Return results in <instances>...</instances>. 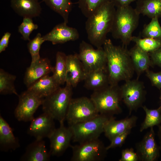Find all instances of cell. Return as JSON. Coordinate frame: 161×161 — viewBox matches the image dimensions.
<instances>
[{"label":"cell","instance_id":"1","mask_svg":"<svg viewBox=\"0 0 161 161\" xmlns=\"http://www.w3.org/2000/svg\"><path fill=\"white\" fill-rule=\"evenodd\" d=\"M103 46L109 85H117L121 81L131 79L134 70L129 50L124 46L114 45L109 39L106 40Z\"/></svg>","mask_w":161,"mask_h":161},{"label":"cell","instance_id":"2","mask_svg":"<svg viewBox=\"0 0 161 161\" xmlns=\"http://www.w3.org/2000/svg\"><path fill=\"white\" fill-rule=\"evenodd\" d=\"M116 9L112 0L103 4L90 16L85 23L88 38L97 48L102 47L108 33L110 32Z\"/></svg>","mask_w":161,"mask_h":161},{"label":"cell","instance_id":"3","mask_svg":"<svg viewBox=\"0 0 161 161\" xmlns=\"http://www.w3.org/2000/svg\"><path fill=\"white\" fill-rule=\"evenodd\" d=\"M117 7L110 32L113 38L120 39L123 46H126L131 41L140 14L129 5Z\"/></svg>","mask_w":161,"mask_h":161},{"label":"cell","instance_id":"4","mask_svg":"<svg viewBox=\"0 0 161 161\" xmlns=\"http://www.w3.org/2000/svg\"><path fill=\"white\" fill-rule=\"evenodd\" d=\"M63 87L44 97L42 105L44 112L50 115L60 124L64 123L69 106L72 98V88L68 83Z\"/></svg>","mask_w":161,"mask_h":161},{"label":"cell","instance_id":"5","mask_svg":"<svg viewBox=\"0 0 161 161\" xmlns=\"http://www.w3.org/2000/svg\"><path fill=\"white\" fill-rule=\"evenodd\" d=\"M90 98L100 114L111 117L122 112L120 105L122 98L120 87L118 85H109L94 91Z\"/></svg>","mask_w":161,"mask_h":161},{"label":"cell","instance_id":"6","mask_svg":"<svg viewBox=\"0 0 161 161\" xmlns=\"http://www.w3.org/2000/svg\"><path fill=\"white\" fill-rule=\"evenodd\" d=\"M111 117L100 114L90 120L69 126L72 133V140L81 143L99 138Z\"/></svg>","mask_w":161,"mask_h":161},{"label":"cell","instance_id":"7","mask_svg":"<svg viewBox=\"0 0 161 161\" xmlns=\"http://www.w3.org/2000/svg\"><path fill=\"white\" fill-rule=\"evenodd\" d=\"M99 114L90 98L83 97L72 98L65 120L69 126L90 120Z\"/></svg>","mask_w":161,"mask_h":161},{"label":"cell","instance_id":"8","mask_svg":"<svg viewBox=\"0 0 161 161\" xmlns=\"http://www.w3.org/2000/svg\"><path fill=\"white\" fill-rule=\"evenodd\" d=\"M71 161H101L106 157L107 149L99 138L71 145Z\"/></svg>","mask_w":161,"mask_h":161},{"label":"cell","instance_id":"9","mask_svg":"<svg viewBox=\"0 0 161 161\" xmlns=\"http://www.w3.org/2000/svg\"><path fill=\"white\" fill-rule=\"evenodd\" d=\"M77 55L87 73L106 68V57L102 47L95 49L90 44L82 41Z\"/></svg>","mask_w":161,"mask_h":161},{"label":"cell","instance_id":"10","mask_svg":"<svg viewBox=\"0 0 161 161\" xmlns=\"http://www.w3.org/2000/svg\"><path fill=\"white\" fill-rule=\"evenodd\" d=\"M120 90L122 100L129 109V115L143 106L146 92L143 82L137 79H130L125 81Z\"/></svg>","mask_w":161,"mask_h":161},{"label":"cell","instance_id":"11","mask_svg":"<svg viewBox=\"0 0 161 161\" xmlns=\"http://www.w3.org/2000/svg\"><path fill=\"white\" fill-rule=\"evenodd\" d=\"M19 101L14 112L16 117L19 121H31L38 107L42 105L44 98L27 90L18 96Z\"/></svg>","mask_w":161,"mask_h":161},{"label":"cell","instance_id":"12","mask_svg":"<svg viewBox=\"0 0 161 161\" xmlns=\"http://www.w3.org/2000/svg\"><path fill=\"white\" fill-rule=\"evenodd\" d=\"M139 161H155L160 155V149L155 138L153 127L150 128L142 139L135 145Z\"/></svg>","mask_w":161,"mask_h":161},{"label":"cell","instance_id":"13","mask_svg":"<svg viewBox=\"0 0 161 161\" xmlns=\"http://www.w3.org/2000/svg\"><path fill=\"white\" fill-rule=\"evenodd\" d=\"M48 138L50 141V153L51 155L59 156L71 145L72 134L69 127H65L64 123L60 124Z\"/></svg>","mask_w":161,"mask_h":161},{"label":"cell","instance_id":"14","mask_svg":"<svg viewBox=\"0 0 161 161\" xmlns=\"http://www.w3.org/2000/svg\"><path fill=\"white\" fill-rule=\"evenodd\" d=\"M54 119L48 114L43 112L31 121L27 133L36 139L49 138L55 129Z\"/></svg>","mask_w":161,"mask_h":161},{"label":"cell","instance_id":"15","mask_svg":"<svg viewBox=\"0 0 161 161\" xmlns=\"http://www.w3.org/2000/svg\"><path fill=\"white\" fill-rule=\"evenodd\" d=\"M43 37L45 41H49L53 44H56L76 41L79 38V34L76 29L68 26L67 24L63 22L56 25Z\"/></svg>","mask_w":161,"mask_h":161},{"label":"cell","instance_id":"16","mask_svg":"<svg viewBox=\"0 0 161 161\" xmlns=\"http://www.w3.org/2000/svg\"><path fill=\"white\" fill-rule=\"evenodd\" d=\"M137 117L135 115L116 120L113 116L111 117L106 123L103 132L105 136L110 141L116 136L122 134L135 127Z\"/></svg>","mask_w":161,"mask_h":161},{"label":"cell","instance_id":"17","mask_svg":"<svg viewBox=\"0 0 161 161\" xmlns=\"http://www.w3.org/2000/svg\"><path fill=\"white\" fill-rule=\"evenodd\" d=\"M53 67L47 58H40L33 62H31L25 72L24 82L27 88L41 77L52 72Z\"/></svg>","mask_w":161,"mask_h":161},{"label":"cell","instance_id":"18","mask_svg":"<svg viewBox=\"0 0 161 161\" xmlns=\"http://www.w3.org/2000/svg\"><path fill=\"white\" fill-rule=\"evenodd\" d=\"M66 83L73 87L84 80L87 73L78 58L77 54L67 55L66 58Z\"/></svg>","mask_w":161,"mask_h":161},{"label":"cell","instance_id":"19","mask_svg":"<svg viewBox=\"0 0 161 161\" xmlns=\"http://www.w3.org/2000/svg\"><path fill=\"white\" fill-rule=\"evenodd\" d=\"M10 6L16 13L23 18H32L39 16L42 10L38 0H11Z\"/></svg>","mask_w":161,"mask_h":161},{"label":"cell","instance_id":"20","mask_svg":"<svg viewBox=\"0 0 161 161\" xmlns=\"http://www.w3.org/2000/svg\"><path fill=\"white\" fill-rule=\"evenodd\" d=\"M48 152L43 139H36L26 147L25 151L21 158L24 161H47L50 160Z\"/></svg>","mask_w":161,"mask_h":161},{"label":"cell","instance_id":"21","mask_svg":"<svg viewBox=\"0 0 161 161\" xmlns=\"http://www.w3.org/2000/svg\"><path fill=\"white\" fill-rule=\"evenodd\" d=\"M132 62L137 75V79L143 72L149 69L153 65L149 54L139 47L136 44L129 50Z\"/></svg>","mask_w":161,"mask_h":161},{"label":"cell","instance_id":"22","mask_svg":"<svg viewBox=\"0 0 161 161\" xmlns=\"http://www.w3.org/2000/svg\"><path fill=\"white\" fill-rule=\"evenodd\" d=\"M60 85L52 76L49 75L39 79L27 88V89L39 97L44 98L55 91Z\"/></svg>","mask_w":161,"mask_h":161},{"label":"cell","instance_id":"23","mask_svg":"<svg viewBox=\"0 0 161 161\" xmlns=\"http://www.w3.org/2000/svg\"><path fill=\"white\" fill-rule=\"evenodd\" d=\"M20 146L18 139L14 135L12 129L5 119L0 116V147L7 151L15 150Z\"/></svg>","mask_w":161,"mask_h":161},{"label":"cell","instance_id":"24","mask_svg":"<svg viewBox=\"0 0 161 161\" xmlns=\"http://www.w3.org/2000/svg\"><path fill=\"white\" fill-rule=\"evenodd\" d=\"M84 81L85 88L93 91L106 87L109 85L106 68L87 73Z\"/></svg>","mask_w":161,"mask_h":161},{"label":"cell","instance_id":"25","mask_svg":"<svg viewBox=\"0 0 161 161\" xmlns=\"http://www.w3.org/2000/svg\"><path fill=\"white\" fill-rule=\"evenodd\" d=\"M135 9L150 18H161V0H138Z\"/></svg>","mask_w":161,"mask_h":161},{"label":"cell","instance_id":"26","mask_svg":"<svg viewBox=\"0 0 161 161\" xmlns=\"http://www.w3.org/2000/svg\"><path fill=\"white\" fill-rule=\"evenodd\" d=\"M51 9L59 14L63 18L64 22H68L69 16L72 9V0H42Z\"/></svg>","mask_w":161,"mask_h":161},{"label":"cell","instance_id":"27","mask_svg":"<svg viewBox=\"0 0 161 161\" xmlns=\"http://www.w3.org/2000/svg\"><path fill=\"white\" fill-rule=\"evenodd\" d=\"M66 56L64 53L60 51L58 52L56 55V63L52 76L60 86L66 83Z\"/></svg>","mask_w":161,"mask_h":161},{"label":"cell","instance_id":"28","mask_svg":"<svg viewBox=\"0 0 161 161\" xmlns=\"http://www.w3.org/2000/svg\"><path fill=\"white\" fill-rule=\"evenodd\" d=\"M145 113V117L141 124L140 131L142 132L148 128L158 126L161 123V108L150 109L146 106L142 107Z\"/></svg>","mask_w":161,"mask_h":161},{"label":"cell","instance_id":"29","mask_svg":"<svg viewBox=\"0 0 161 161\" xmlns=\"http://www.w3.org/2000/svg\"><path fill=\"white\" fill-rule=\"evenodd\" d=\"M16 76L0 69V94L2 95L14 94L18 96L14 84Z\"/></svg>","mask_w":161,"mask_h":161},{"label":"cell","instance_id":"30","mask_svg":"<svg viewBox=\"0 0 161 161\" xmlns=\"http://www.w3.org/2000/svg\"><path fill=\"white\" fill-rule=\"evenodd\" d=\"M131 41L135 43L136 45L141 49L148 53L154 51L161 47V40L152 38H141L132 36Z\"/></svg>","mask_w":161,"mask_h":161},{"label":"cell","instance_id":"31","mask_svg":"<svg viewBox=\"0 0 161 161\" xmlns=\"http://www.w3.org/2000/svg\"><path fill=\"white\" fill-rule=\"evenodd\" d=\"M110 0H78V7L87 18L99 8Z\"/></svg>","mask_w":161,"mask_h":161},{"label":"cell","instance_id":"32","mask_svg":"<svg viewBox=\"0 0 161 161\" xmlns=\"http://www.w3.org/2000/svg\"><path fill=\"white\" fill-rule=\"evenodd\" d=\"M142 35L144 38H150L161 40V26L158 18L151 19L150 22L143 29Z\"/></svg>","mask_w":161,"mask_h":161},{"label":"cell","instance_id":"33","mask_svg":"<svg viewBox=\"0 0 161 161\" xmlns=\"http://www.w3.org/2000/svg\"><path fill=\"white\" fill-rule=\"evenodd\" d=\"M45 41L40 33L37 34L34 38L29 41L27 47L31 57V62H34L41 58L39 54L40 47Z\"/></svg>","mask_w":161,"mask_h":161},{"label":"cell","instance_id":"34","mask_svg":"<svg viewBox=\"0 0 161 161\" xmlns=\"http://www.w3.org/2000/svg\"><path fill=\"white\" fill-rule=\"evenodd\" d=\"M38 27V25L33 23L32 18L25 17L23 18L22 22L18 27V30L21 34L22 39L29 41L31 33Z\"/></svg>","mask_w":161,"mask_h":161},{"label":"cell","instance_id":"35","mask_svg":"<svg viewBox=\"0 0 161 161\" xmlns=\"http://www.w3.org/2000/svg\"><path fill=\"white\" fill-rule=\"evenodd\" d=\"M131 131V130H128L114 137L110 141V144L106 147L107 150L111 148L121 147L128 135L130 133Z\"/></svg>","mask_w":161,"mask_h":161},{"label":"cell","instance_id":"36","mask_svg":"<svg viewBox=\"0 0 161 161\" xmlns=\"http://www.w3.org/2000/svg\"><path fill=\"white\" fill-rule=\"evenodd\" d=\"M119 161H138L139 159L136 152L132 148L123 149L121 153V157Z\"/></svg>","mask_w":161,"mask_h":161},{"label":"cell","instance_id":"37","mask_svg":"<svg viewBox=\"0 0 161 161\" xmlns=\"http://www.w3.org/2000/svg\"><path fill=\"white\" fill-rule=\"evenodd\" d=\"M145 72L146 76L149 79L152 86L161 89V71L154 72L148 69Z\"/></svg>","mask_w":161,"mask_h":161},{"label":"cell","instance_id":"38","mask_svg":"<svg viewBox=\"0 0 161 161\" xmlns=\"http://www.w3.org/2000/svg\"><path fill=\"white\" fill-rule=\"evenodd\" d=\"M149 54L153 65L161 68V47Z\"/></svg>","mask_w":161,"mask_h":161},{"label":"cell","instance_id":"39","mask_svg":"<svg viewBox=\"0 0 161 161\" xmlns=\"http://www.w3.org/2000/svg\"><path fill=\"white\" fill-rule=\"evenodd\" d=\"M11 34L9 32H5L0 40V53L4 51L7 47Z\"/></svg>","mask_w":161,"mask_h":161},{"label":"cell","instance_id":"40","mask_svg":"<svg viewBox=\"0 0 161 161\" xmlns=\"http://www.w3.org/2000/svg\"><path fill=\"white\" fill-rule=\"evenodd\" d=\"M115 7L129 5L132 2L138 0H112Z\"/></svg>","mask_w":161,"mask_h":161},{"label":"cell","instance_id":"41","mask_svg":"<svg viewBox=\"0 0 161 161\" xmlns=\"http://www.w3.org/2000/svg\"><path fill=\"white\" fill-rule=\"evenodd\" d=\"M158 130L157 131V135L159 138L160 145L159 147L160 149V151H161V125H160L158 126Z\"/></svg>","mask_w":161,"mask_h":161},{"label":"cell","instance_id":"42","mask_svg":"<svg viewBox=\"0 0 161 161\" xmlns=\"http://www.w3.org/2000/svg\"><path fill=\"white\" fill-rule=\"evenodd\" d=\"M160 100L161 101V104L160 106H159V107L161 108V89L160 90Z\"/></svg>","mask_w":161,"mask_h":161}]
</instances>
